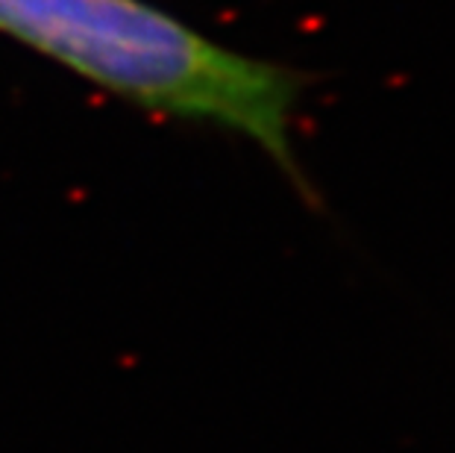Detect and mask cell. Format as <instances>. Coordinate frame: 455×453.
I'll list each match as a JSON object with an SVG mask.
<instances>
[{"mask_svg": "<svg viewBox=\"0 0 455 453\" xmlns=\"http://www.w3.org/2000/svg\"><path fill=\"white\" fill-rule=\"evenodd\" d=\"M0 33L139 109L247 136L321 204L294 153L303 71L232 51L148 0H0Z\"/></svg>", "mask_w": 455, "mask_h": 453, "instance_id": "6da1fadb", "label": "cell"}]
</instances>
